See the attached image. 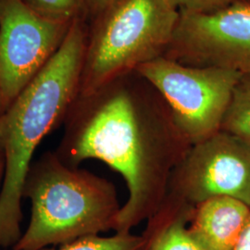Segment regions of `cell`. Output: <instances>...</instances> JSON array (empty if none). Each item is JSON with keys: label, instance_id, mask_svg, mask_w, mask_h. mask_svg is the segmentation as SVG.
<instances>
[{"label": "cell", "instance_id": "6da1fadb", "mask_svg": "<svg viewBox=\"0 0 250 250\" xmlns=\"http://www.w3.org/2000/svg\"><path fill=\"white\" fill-rule=\"evenodd\" d=\"M65 124L56 151L62 161L78 167L99 160L125 180L128 198L116 232H131L159 210L171 172L192 146L159 91L136 71L77 97Z\"/></svg>", "mask_w": 250, "mask_h": 250}, {"label": "cell", "instance_id": "7a4b0ae2", "mask_svg": "<svg viewBox=\"0 0 250 250\" xmlns=\"http://www.w3.org/2000/svg\"><path fill=\"white\" fill-rule=\"evenodd\" d=\"M89 25L72 21L62 44L0 116L5 172L0 189V249L21 237V199L34 153L45 135L65 121L79 95Z\"/></svg>", "mask_w": 250, "mask_h": 250}, {"label": "cell", "instance_id": "3957f363", "mask_svg": "<svg viewBox=\"0 0 250 250\" xmlns=\"http://www.w3.org/2000/svg\"><path fill=\"white\" fill-rule=\"evenodd\" d=\"M22 197L32 203L26 231L13 250H40L114 230L122 206L112 183L47 152L32 162Z\"/></svg>", "mask_w": 250, "mask_h": 250}, {"label": "cell", "instance_id": "277c9868", "mask_svg": "<svg viewBox=\"0 0 250 250\" xmlns=\"http://www.w3.org/2000/svg\"><path fill=\"white\" fill-rule=\"evenodd\" d=\"M179 17L170 0H113L91 21L78 97L164 56Z\"/></svg>", "mask_w": 250, "mask_h": 250}, {"label": "cell", "instance_id": "5b68a950", "mask_svg": "<svg viewBox=\"0 0 250 250\" xmlns=\"http://www.w3.org/2000/svg\"><path fill=\"white\" fill-rule=\"evenodd\" d=\"M136 72L159 91L192 146L222 130L233 90L243 75L222 68L188 66L164 56Z\"/></svg>", "mask_w": 250, "mask_h": 250}, {"label": "cell", "instance_id": "8992f818", "mask_svg": "<svg viewBox=\"0 0 250 250\" xmlns=\"http://www.w3.org/2000/svg\"><path fill=\"white\" fill-rule=\"evenodd\" d=\"M217 197L250 206V143L223 130L191 146L171 172L165 198L196 208Z\"/></svg>", "mask_w": 250, "mask_h": 250}, {"label": "cell", "instance_id": "52a82bcc", "mask_svg": "<svg viewBox=\"0 0 250 250\" xmlns=\"http://www.w3.org/2000/svg\"><path fill=\"white\" fill-rule=\"evenodd\" d=\"M179 12L164 57L188 66L250 74V1L211 13Z\"/></svg>", "mask_w": 250, "mask_h": 250}, {"label": "cell", "instance_id": "ba28073f", "mask_svg": "<svg viewBox=\"0 0 250 250\" xmlns=\"http://www.w3.org/2000/svg\"><path fill=\"white\" fill-rule=\"evenodd\" d=\"M72 22L44 18L21 0H0V95L5 110L62 44Z\"/></svg>", "mask_w": 250, "mask_h": 250}, {"label": "cell", "instance_id": "9c48e42d", "mask_svg": "<svg viewBox=\"0 0 250 250\" xmlns=\"http://www.w3.org/2000/svg\"><path fill=\"white\" fill-rule=\"evenodd\" d=\"M250 217V206L230 197L197 206L188 232L203 250H232Z\"/></svg>", "mask_w": 250, "mask_h": 250}, {"label": "cell", "instance_id": "30bf717a", "mask_svg": "<svg viewBox=\"0 0 250 250\" xmlns=\"http://www.w3.org/2000/svg\"><path fill=\"white\" fill-rule=\"evenodd\" d=\"M196 208L164 199L147 222L143 250H203L188 232Z\"/></svg>", "mask_w": 250, "mask_h": 250}, {"label": "cell", "instance_id": "8fae6325", "mask_svg": "<svg viewBox=\"0 0 250 250\" xmlns=\"http://www.w3.org/2000/svg\"><path fill=\"white\" fill-rule=\"evenodd\" d=\"M222 130L250 143V74H243L235 85Z\"/></svg>", "mask_w": 250, "mask_h": 250}, {"label": "cell", "instance_id": "7c38bea8", "mask_svg": "<svg viewBox=\"0 0 250 250\" xmlns=\"http://www.w3.org/2000/svg\"><path fill=\"white\" fill-rule=\"evenodd\" d=\"M146 240L143 235L131 232H117L111 236L87 235L59 246L40 250H143Z\"/></svg>", "mask_w": 250, "mask_h": 250}, {"label": "cell", "instance_id": "4fadbf2b", "mask_svg": "<svg viewBox=\"0 0 250 250\" xmlns=\"http://www.w3.org/2000/svg\"><path fill=\"white\" fill-rule=\"evenodd\" d=\"M27 7L44 18L72 21L83 14V0H21Z\"/></svg>", "mask_w": 250, "mask_h": 250}, {"label": "cell", "instance_id": "5bb4252c", "mask_svg": "<svg viewBox=\"0 0 250 250\" xmlns=\"http://www.w3.org/2000/svg\"><path fill=\"white\" fill-rule=\"evenodd\" d=\"M244 1L250 0H170L179 11L189 13H211Z\"/></svg>", "mask_w": 250, "mask_h": 250}, {"label": "cell", "instance_id": "9a60e30c", "mask_svg": "<svg viewBox=\"0 0 250 250\" xmlns=\"http://www.w3.org/2000/svg\"><path fill=\"white\" fill-rule=\"evenodd\" d=\"M113 0H83V14L87 21H92L101 13Z\"/></svg>", "mask_w": 250, "mask_h": 250}, {"label": "cell", "instance_id": "2e32d148", "mask_svg": "<svg viewBox=\"0 0 250 250\" xmlns=\"http://www.w3.org/2000/svg\"><path fill=\"white\" fill-rule=\"evenodd\" d=\"M232 250H250V217Z\"/></svg>", "mask_w": 250, "mask_h": 250}, {"label": "cell", "instance_id": "e0dca14e", "mask_svg": "<svg viewBox=\"0 0 250 250\" xmlns=\"http://www.w3.org/2000/svg\"><path fill=\"white\" fill-rule=\"evenodd\" d=\"M4 172H5V159L3 152L0 153V189L2 187L3 178H4Z\"/></svg>", "mask_w": 250, "mask_h": 250}, {"label": "cell", "instance_id": "ac0fdd59", "mask_svg": "<svg viewBox=\"0 0 250 250\" xmlns=\"http://www.w3.org/2000/svg\"><path fill=\"white\" fill-rule=\"evenodd\" d=\"M5 111V107H4V104H3V101L1 99V95H0V116L2 115V113Z\"/></svg>", "mask_w": 250, "mask_h": 250}, {"label": "cell", "instance_id": "d6986e66", "mask_svg": "<svg viewBox=\"0 0 250 250\" xmlns=\"http://www.w3.org/2000/svg\"><path fill=\"white\" fill-rule=\"evenodd\" d=\"M2 152V148H1V146H0V153Z\"/></svg>", "mask_w": 250, "mask_h": 250}, {"label": "cell", "instance_id": "ffe728a7", "mask_svg": "<svg viewBox=\"0 0 250 250\" xmlns=\"http://www.w3.org/2000/svg\"></svg>", "mask_w": 250, "mask_h": 250}]
</instances>
